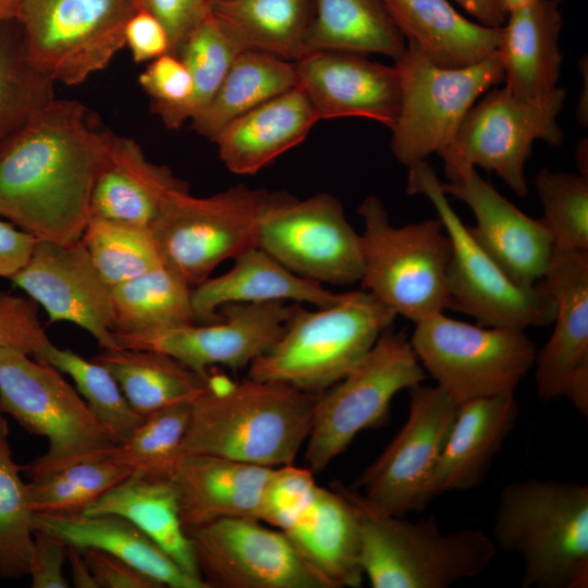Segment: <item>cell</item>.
Returning a JSON list of instances; mask_svg holds the SVG:
<instances>
[{"label": "cell", "mask_w": 588, "mask_h": 588, "mask_svg": "<svg viewBox=\"0 0 588 588\" xmlns=\"http://www.w3.org/2000/svg\"><path fill=\"white\" fill-rule=\"evenodd\" d=\"M503 8V10L507 13L522 9L524 7L530 5L537 0H498Z\"/></svg>", "instance_id": "57"}, {"label": "cell", "mask_w": 588, "mask_h": 588, "mask_svg": "<svg viewBox=\"0 0 588 588\" xmlns=\"http://www.w3.org/2000/svg\"><path fill=\"white\" fill-rule=\"evenodd\" d=\"M213 1H216V0H213Z\"/></svg>", "instance_id": "60"}, {"label": "cell", "mask_w": 588, "mask_h": 588, "mask_svg": "<svg viewBox=\"0 0 588 588\" xmlns=\"http://www.w3.org/2000/svg\"><path fill=\"white\" fill-rule=\"evenodd\" d=\"M107 134L81 102L54 98L0 143V216L36 240H81Z\"/></svg>", "instance_id": "1"}, {"label": "cell", "mask_w": 588, "mask_h": 588, "mask_svg": "<svg viewBox=\"0 0 588 588\" xmlns=\"http://www.w3.org/2000/svg\"><path fill=\"white\" fill-rule=\"evenodd\" d=\"M405 39L442 68H465L495 53L501 27L473 22L448 0H383Z\"/></svg>", "instance_id": "31"}, {"label": "cell", "mask_w": 588, "mask_h": 588, "mask_svg": "<svg viewBox=\"0 0 588 588\" xmlns=\"http://www.w3.org/2000/svg\"><path fill=\"white\" fill-rule=\"evenodd\" d=\"M138 82L152 101V112L177 107L192 93L187 66L179 56L170 52L150 61L140 73Z\"/></svg>", "instance_id": "47"}, {"label": "cell", "mask_w": 588, "mask_h": 588, "mask_svg": "<svg viewBox=\"0 0 588 588\" xmlns=\"http://www.w3.org/2000/svg\"><path fill=\"white\" fill-rule=\"evenodd\" d=\"M187 535L209 588H328L284 531L260 520L223 518Z\"/></svg>", "instance_id": "17"}, {"label": "cell", "mask_w": 588, "mask_h": 588, "mask_svg": "<svg viewBox=\"0 0 588 588\" xmlns=\"http://www.w3.org/2000/svg\"><path fill=\"white\" fill-rule=\"evenodd\" d=\"M565 98L562 87L540 102L519 100L506 87L490 90L469 109L440 156L448 179L464 167H479L494 172L517 196L525 197V163L534 142L541 139L552 146L563 142L556 117Z\"/></svg>", "instance_id": "14"}, {"label": "cell", "mask_w": 588, "mask_h": 588, "mask_svg": "<svg viewBox=\"0 0 588 588\" xmlns=\"http://www.w3.org/2000/svg\"><path fill=\"white\" fill-rule=\"evenodd\" d=\"M9 434V424L8 420L0 408V441L7 440Z\"/></svg>", "instance_id": "58"}, {"label": "cell", "mask_w": 588, "mask_h": 588, "mask_svg": "<svg viewBox=\"0 0 588 588\" xmlns=\"http://www.w3.org/2000/svg\"><path fill=\"white\" fill-rule=\"evenodd\" d=\"M408 168V194H422L432 204L451 241L448 272L449 308L471 316L477 324L526 330L547 326L555 317V302L541 280H513L474 240L441 189L427 161Z\"/></svg>", "instance_id": "8"}, {"label": "cell", "mask_w": 588, "mask_h": 588, "mask_svg": "<svg viewBox=\"0 0 588 588\" xmlns=\"http://www.w3.org/2000/svg\"><path fill=\"white\" fill-rule=\"evenodd\" d=\"M0 25V143L54 99V82L27 60L22 34Z\"/></svg>", "instance_id": "42"}, {"label": "cell", "mask_w": 588, "mask_h": 588, "mask_svg": "<svg viewBox=\"0 0 588 588\" xmlns=\"http://www.w3.org/2000/svg\"><path fill=\"white\" fill-rule=\"evenodd\" d=\"M318 121L307 95L296 85L229 123L213 143L229 171L255 174L299 145Z\"/></svg>", "instance_id": "28"}, {"label": "cell", "mask_w": 588, "mask_h": 588, "mask_svg": "<svg viewBox=\"0 0 588 588\" xmlns=\"http://www.w3.org/2000/svg\"><path fill=\"white\" fill-rule=\"evenodd\" d=\"M518 415L515 392L461 403L434 468L432 499L480 486Z\"/></svg>", "instance_id": "25"}, {"label": "cell", "mask_w": 588, "mask_h": 588, "mask_svg": "<svg viewBox=\"0 0 588 588\" xmlns=\"http://www.w3.org/2000/svg\"><path fill=\"white\" fill-rule=\"evenodd\" d=\"M425 379L409 338L384 330L342 379L317 394L305 442L307 468L323 471L358 433L385 422L399 392Z\"/></svg>", "instance_id": "9"}, {"label": "cell", "mask_w": 588, "mask_h": 588, "mask_svg": "<svg viewBox=\"0 0 588 588\" xmlns=\"http://www.w3.org/2000/svg\"><path fill=\"white\" fill-rule=\"evenodd\" d=\"M407 391L405 424L353 486L393 516L420 512L432 500L434 468L460 405L437 385L419 383Z\"/></svg>", "instance_id": "16"}, {"label": "cell", "mask_w": 588, "mask_h": 588, "mask_svg": "<svg viewBox=\"0 0 588 588\" xmlns=\"http://www.w3.org/2000/svg\"><path fill=\"white\" fill-rule=\"evenodd\" d=\"M294 66L297 85L320 120L363 118L393 127L401 98L395 65L359 53L316 51L294 61Z\"/></svg>", "instance_id": "21"}, {"label": "cell", "mask_w": 588, "mask_h": 588, "mask_svg": "<svg viewBox=\"0 0 588 588\" xmlns=\"http://www.w3.org/2000/svg\"><path fill=\"white\" fill-rule=\"evenodd\" d=\"M409 341L424 370L458 404L515 392L537 355L525 330L470 324L444 313L415 322Z\"/></svg>", "instance_id": "10"}, {"label": "cell", "mask_w": 588, "mask_h": 588, "mask_svg": "<svg viewBox=\"0 0 588 588\" xmlns=\"http://www.w3.org/2000/svg\"><path fill=\"white\" fill-rule=\"evenodd\" d=\"M225 273L208 278L192 289L196 323L220 318L218 310L228 304L283 302L328 307L345 293H334L322 284L286 269L258 246L240 254Z\"/></svg>", "instance_id": "27"}, {"label": "cell", "mask_w": 588, "mask_h": 588, "mask_svg": "<svg viewBox=\"0 0 588 588\" xmlns=\"http://www.w3.org/2000/svg\"><path fill=\"white\" fill-rule=\"evenodd\" d=\"M395 68L401 98L391 150L406 167L433 154L441 156L477 98L504 79L497 52L469 66L442 68L412 41Z\"/></svg>", "instance_id": "11"}, {"label": "cell", "mask_w": 588, "mask_h": 588, "mask_svg": "<svg viewBox=\"0 0 588 588\" xmlns=\"http://www.w3.org/2000/svg\"><path fill=\"white\" fill-rule=\"evenodd\" d=\"M272 192L238 184L208 197L186 192L149 229L166 266L192 287L223 261L257 246Z\"/></svg>", "instance_id": "12"}, {"label": "cell", "mask_w": 588, "mask_h": 588, "mask_svg": "<svg viewBox=\"0 0 588 588\" xmlns=\"http://www.w3.org/2000/svg\"><path fill=\"white\" fill-rule=\"evenodd\" d=\"M535 185L553 245L588 252V176L542 169Z\"/></svg>", "instance_id": "45"}, {"label": "cell", "mask_w": 588, "mask_h": 588, "mask_svg": "<svg viewBox=\"0 0 588 588\" xmlns=\"http://www.w3.org/2000/svg\"><path fill=\"white\" fill-rule=\"evenodd\" d=\"M441 189L470 208L476 223L469 233L513 280L535 284L543 279L554 245L541 219L520 211L471 166L441 182Z\"/></svg>", "instance_id": "20"}, {"label": "cell", "mask_w": 588, "mask_h": 588, "mask_svg": "<svg viewBox=\"0 0 588 588\" xmlns=\"http://www.w3.org/2000/svg\"><path fill=\"white\" fill-rule=\"evenodd\" d=\"M298 304L235 303L222 306L220 318L173 329L113 334L119 347L151 350L179 359L203 377L212 366H250L281 338Z\"/></svg>", "instance_id": "18"}, {"label": "cell", "mask_w": 588, "mask_h": 588, "mask_svg": "<svg viewBox=\"0 0 588 588\" xmlns=\"http://www.w3.org/2000/svg\"><path fill=\"white\" fill-rule=\"evenodd\" d=\"M136 10L156 16L166 27L171 53L175 51L186 35L206 19L213 0H133Z\"/></svg>", "instance_id": "49"}, {"label": "cell", "mask_w": 588, "mask_h": 588, "mask_svg": "<svg viewBox=\"0 0 588 588\" xmlns=\"http://www.w3.org/2000/svg\"><path fill=\"white\" fill-rule=\"evenodd\" d=\"M211 13L242 51L294 62L304 54L314 0H216Z\"/></svg>", "instance_id": "35"}, {"label": "cell", "mask_w": 588, "mask_h": 588, "mask_svg": "<svg viewBox=\"0 0 588 588\" xmlns=\"http://www.w3.org/2000/svg\"><path fill=\"white\" fill-rule=\"evenodd\" d=\"M66 560L70 564L72 580L75 587L98 588L81 549L66 543Z\"/></svg>", "instance_id": "55"}, {"label": "cell", "mask_w": 588, "mask_h": 588, "mask_svg": "<svg viewBox=\"0 0 588 588\" xmlns=\"http://www.w3.org/2000/svg\"><path fill=\"white\" fill-rule=\"evenodd\" d=\"M296 85L294 62L265 52L242 51L213 98L191 120L192 128L213 142L229 123Z\"/></svg>", "instance_id": "36"}, {"label": "cell", "mask_w": 588, "mask_h": 588, "mask_svg": "<svg viewBox=\"0 0 588 588\" xmlns=\"http://www.w3.org/2000/svg\"><path fill=\"white\" fill-rule=\"evenodd\" d=\"M98 588H162L135 566L101 550L81 549Z\"/></svg>", "instance_id": "51"}, {"label": "cell", "mask_w": 588, "mask_h": 588, "mask_svg": "<svg viewBox=\"0 0 588 588\" xmlns=\"http://www.w3.org/2000/svg\"><path fill=\"white\" fill-rule=\"evenodd\" d=\"M124 41L137 63L171 53L166 27L156 16L143 10H136L126 22Z\"/></svg>", "instance_id": "52"}, {"label": "cell", "mask_w": 588, "mask_h": 588, "mask_svg": "<svg viewBox=\"0 0 588 588\" xmlns=\"http://www.w3.org/2000/svg\"><path fill=\"white\" fill-rule=\"evenodd\" d=\"M352 504L360 563L373 588H446L479 576L497 547L478 529L444 534L434 517L411 522L372 506L353 487L332 483Z\"/></svg>", "instance_id": "4"}, {"label": "cell", "mask_w": 588, "mask_h": 588, "mask_svg": "<svg viewBox=\"0 0 588 588\" xmlns=\"http://www.w3.org/2000/svg\"><path fill=\"white\" fill-rule=\"evenodd\" d=\"M284 534L328 588L362 586L365 576L356 515L333 485L329 489L318 486L310 504Z\"/></svg>", "instance_id": "29"}, {"label": "cell", "mask_w": 588, "mask_h": 588, "mask_svg": "<svg viewBox=\"0 0 588 588\" xmlns=\"http://www.w3.org/2000/svg\"><path fill=\"white\" fill-rule=\"evenodd\" d=\"M93 359L111 372L142 417L175 404L192 403L208 385L209 377L158 351L119 347L102 350Z\"/></svg>", "instance_id": "33"}, {"label": "cell", "mask_w": 588, "mask_h": 588, "mask_svg": "<svg viewBox=\"0 0 588 588\" xmlns=\"http://www.w3.org/2000/svg\"><path fill=\"white\" fill-rule=\"evenodd\" d=\"M492 540L523 559L522 587L587 588V485L526 479L505 486Z\"/></svg>", "instance_id": "3"}, {"label": "cell", "mask_w": 588, "mask_h": 588, "mask_svg": "<svg viewBox=\"0 0 588 588\" xmlns=\"http://www.w3.org/2000/svg\"><path fill=\"white\" fill-rule=\"evenodd\" d=\"M364 222L362 290L414 323L449 308L451 241L439 218L393 226L375 195L358 207Z\"/></svg>", "instance_id": "7"}, {"label": "cell", "mask_w": 588, "mask_h": 588, "mask_svg": "<svg viewBox=\"0 0 588 588\" xmlns=\"http://www.w3.org/2000/svg\"><path fill=\"white\" fill-rule=\"evenodd\" d=\"M273 468L210 454L182 455L171 481L186 532L223 518L259 520Z\"/></svg>", "instance_id": "24"}, {"label": "cell", "mask_w": 588, "mask_h": 588, "mask_svg": "<svg viewBox=\"0 0 588 588\" xmlns=\"http://www.w3.org/2000/svg\"><path fill=\"white\" fill-rule=\"evenodd\" d=\"M133 0H23L25 56L54 83L78 85L107 68L125 47Z\"/></svg>", "instance_id": "13"}, {"label": "cell", "mask_w": 588, "mask_h": 588, "mask_svg": "<svg viewBox=\"0 0 588 588\" xmlns=\"http://www.w3.org/2000/svg\"><path fill=\"white\" fill-rule=\"evenodd\" d=\"M406 41L383 0H314L304 54L316 51L380 53L397 60Z\"/></svg>", "instance_id": "34"}, {"label": "cell", "mask_w": 588, "mask_h": 588, "mask_svg": "<svg viewBox=\"0 0 588 588\" xmlns=\"http://www.w3.org/2000/svg\"><path fill=\"white\" fill-rule=\"evenodd\" d=\"M241 52L237 44L210 13L186 35L175 51L187 66L192 78L189 97L177 107L154 113L166 127H182L210 102Z\"/></svg>", "instance_id": "38"}, {"label": "cell", "mask_w": 588, "mask_h": 588, "mask_svg": "<svg viewBox=\"0 0 588 588\" xmlns=\"http://www.w3.org/2000/svg\"><path fill=\"white\" fill-rule=\"evenodd\" d=\"M34 527L78 549H97L120 558L163 587L209 588L203 579L182 569L155 541L120 515L37 512Z\"/></svg>", "instance_id": "30"}, {"label": "cell", "mask_w": 588, "mask_h": 588, "mask_svg": "<svg viewBox=\"0 0 588 588\" xmlns=\"http://www.w3.org/2000/svg\"><path fill=\"white\" fill-rule=\"evenodd\" d=\"M0 408L47 439V451L22 466L32 480L105 458L119 443L61 371L14 347H0Z\"/></svg>", "instance_id": "6"}, {"label": "cell", "mask_w": 588, "mask_h": 588, "mask_svg": "<svg viewBox=\"0 0 588 588\" xmlns=\"http://www.w3.org/2000/svg\"><path fill=\"white\" fill-rule=\"evenodd\" d=\"M22 466L8 440L0 441V577L28 575L34 549V516Z\"/></svg>", "instance_id": "43"}, {"label": "cell", "mask_w": 588, "mask_h": 588, "mask_svg": "<svg viewBox=\"0 0 588 588\" xmlns=\"http://www.w3.org/2000/svg\"><path fill=\"white\" fill-rule=\"evenodd\" d=\"M37 240L0 219V278L11 279L28 261Z\"/></svg>", "instance_id": "53"}, {"label": "cell", "mask_w": 588, "mask_h": 588, "mask_svg": "<svg viewBox=\"0 0 588 588\" xmlns=\"http://www.w3.org/2000/svg\"><path fill=\"white\" fill-rule=\"evenodd\" d=\"M317 488L314 473L307 467H274L261 495L259 520L286 530L310 504Z\"/></svg>", "instance_id": "46"}, {"label": "cell", "mask_w": 588, "mask_h": 588, "mask_svg": "<svg viewBox=\"0 0 588 588\" xmlns=\"http://www.w3.org/2000/svg\"><path fill=\"white\" fill-rule=\"evenodd\" d=\"M75 383V389L94 415L115 436L125 440L143 421L125 399L117 380L100 363L49 342L37 355Z\"/></svg>", "instance_id": "41"}, {"label": "cell", "mask_w": 588, "mask_h": 588, "mask_svg": "<svg viewBox=\"0 0 588 588\" xmlns=\"http://www.w3.org/2000/svg\"><path fill=\"white\" fill-rule=\"evenodd\" d=\"M10 280L45 309L51 322H71L93 335L102 350L119 348L112 286L81 240H37L26 265Z\"/></svg>", "instance_id": "19"}, {"label": "cell", "mask_w": 588, "mask_h": 588, "mask_svg": "<svg viewBox=\"0 0 588 588\" xmlns=\"http://www.w3.org/2000/svg\"><path fill=\"white\" fill-rule=\"evenodd\" d=\"M83 513L114 514L126 518L155 541L182 569L200 578L171 480L130 475L87 506Z\"/></svg>", "instance_id": "32"}, {"label": "cell", "mask_w": 588, "mask_h": 588, "mask_svg": "<svg viewBox=\"0 0 588 588\" xmlns=\"http://www.w3.org/2000/svg\"><path fill=\"white\" fill-rule=\"evenodd\" d=\"M257 246L290 271L320 284H353L363 275L362 235L340 200L327 193L299 200L272 192L259 222Z\"/></svg>", "instance_id": "15"}, {"label": "cell", "mask_w": 588, "mask_h": 588, "mask_svg": "<svg viewBox=\"0 0 588 588\" xmlns=\"http://www.w3.org/2000/svg\"><path fill=\"white\" fill-rule=\"evenodd\" d=\"M562 0H537L507 13L497 53L507 90L526 102H540L559 88Z\"/></svg>", "instance_id": "26"}, {"label": "cell", "mask_w": 588, "mask_h": 588, "mask_svg": "<svg viewBox=\"0 0 588 588\" xmlns=\"http://www.w3.org/2000/svg\"><path fill=\"white\" fill-rule=\"evenodd\" d=\"M49 342L36 305L25 297L13 295L0 309V347H14L35 356Z\"/></svg>", "instance_id": "48"}, {"label": "cell", "mask_w": 588, "mask_h": 588, "mask_svg": "<svg viewBox=\"0 0 588 588\" xmlns=\"http://www.w3.org/2000/svg\"><path fill=\"white\" fill-rule=\"evenodd\" d=\"M192 286L164 264L112 287L113 334L196 323Z\"/></svg>", "instance_id": "37"}, {"label": "cell", "mask_w": 588, "mask_h": 588, "mask_svg": "<svg viewBox=\"0 0 588 588\" xmlns=\"http://www.w3.org/2000/svg\"><path fill=\"white\" fill-rule=\"evenodd\" d=\"M12 296L13 295L0 290V309L11 301Z\"/></svg>", "instance_id": "59"}, {"label": "cell", "mask_w": 588, "mask_h": 588, "mask_svg": "<svg viewBox=\"0 0 588 588\" xmlns=\"http://www.w3.org/2000/svg\"><path fill=\"white\" fill-rule=\"evenodd\" d=\"M81 241L112 287L164 264L148 229L90 217Z\"/></svg>", "instance_id": "40"}, {"label": "cell", "mask_w": 588, "mask_h": 588, "mask_svg": "<svg viewBox=\"0 0 588 588\" xmlns=\"http://www.w3.org/2000/svg\"><path fill=\"white\" fill-rule=\"evenodd\" d=\"M191 403L175 404L144 417L140 425L110 452L109 457L132 476L171 480L182 457Z\"/></svg>", "instance_id": "39"}, {"label": "cell", "mask_w": 588, "mask_h": 588, "mask_svg": "<svg viewBox=\"0 0 588 588\" xmlns=\"http://www.w3.org/2000/svg\"><path fill=\"white\" fill-rule=\"evenodd\" d=\"M475 20L486 26L502 27L506 20V12L498 0H454Z\"/></svg>", "instance_id": "54"}, {"label": "cell", "mask_w": 588, "mask_h": 588, "mask_svg": "<svg viewBox=\"0 0 588 588\" xmlns=\"http://www.w3.org/2000/svg\"><path fill=\"white\" fill-rule=\"evenodd\" d=\"M395 317L364 290L315 310L297 305L279 341L249 366L248 377L318 394L342 379Z\"/></svg>", "instance_id": "5"}, {"label": "cell", "mask_w": 588, "mask_h": 588, "mask_svg": "<svg viewBox=\"0 0 588 588\" xmlns=\"http://www.w3.org/2000/svg\"><path fill=\"white\" fill-rule=\"evenodd\" d=\"M186 192L189 187L185 181L168 167L148 160L133 139L108 131L106 152L91 189L90 217L149 230Z\"/></svg>", "instance_id": "22"}, {"label": "cell", "mask_w": 588, "mask_h": 588, "mask_svg": "<svg viewBox=\"0 0 588 588\" xmlns=\"http://www.w3.org/2000/svg\"><path fill=\"white\" fill-rule=\"evenodd\" d=\"M317 394L271 380L229 382L209 376L191 403L182 455L197 453L275 467L294 464L305 444Z\"/></svg>", "instance_id": "2"}, {"label": "cell", "mask_w": 588, "mask_h": 588, "mask_svg": "<svg viewBox=\"0 0 588 588\" xmlns=\"http://www.w3.org/2000/svg\"><path fill=\"white\" fill-rule=\"evenodd\" d=\"M542 281L555 302L553 332L535 360L537 394L547 402L565 397L588 362V252L553 246Z\"/></svg>", "instance_id": "23"}, {"label": "cell", "mask_w": 588, "mask_h": 588, "mask_svg": "<svg viewBox=\"0 0 588 588\" xmlns=\"http://www.w3.org/2000/svg\"><path fill=\"white\" fill-rule=\"evenodd\" d=\"M130 476L109 456L70 465L27 483L35 513L84 512L87 506Z\"/></svg>", "instance_id": "44"}, {"label": "cell", "mask_w": 588, "mask_h": 588, "mask_svg": "<svg viewBox=\"0 0 588 588\" xmlns=\"http://www.w3.org/2000/svg\"><path fill=\"white\" fill-rule=\"evenodd\" d=\"M66 560V543L58 536L34 531V549L29 564L32 588H68L62 568Z\"/></svg>", "instance_id": "50"}, {"label": "cell", "mask_w": 588, "mask_h": 588, "mask_svg": "<svg viewBox=\"0 0 588 588\" xmlns=\"http://www.w3.org/2000/svg\"><path fill=\"white\" fill-rule=\"evenodd\" d=\"M23 0H0V25L16 21Z\"/></svg>", "instance_id": "56"}]
</instances>
